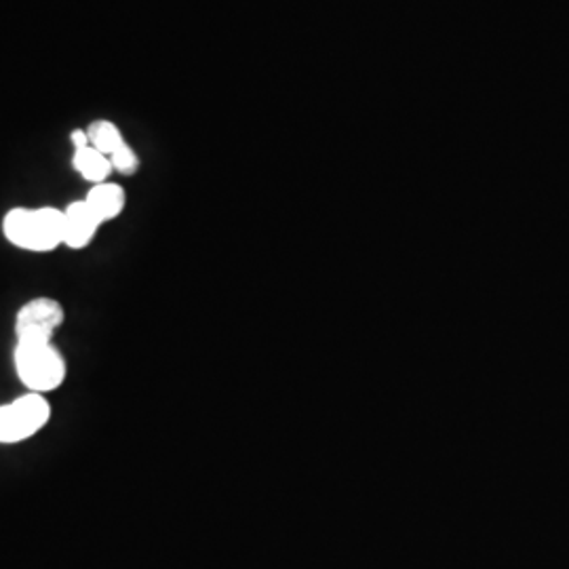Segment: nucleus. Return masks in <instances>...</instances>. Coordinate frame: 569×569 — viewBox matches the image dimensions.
<instances>
[{
	"label": "nucleus",
	"instance_id": "9",
	"mask_svg": "<svg viewBox=\"0 0 569 569\" xmlns=\"http://www.w3.org/2000/svg\"><path fill=\"white\" fill-rule=\"evenodd\" d=\"M89 142L93 148H98L106 157L114 154L124 142L121 129L110 121H96L91 122V127L87 129Z\"/></svg>",
	"mask_w": 569,
	"mask_h": 569
},
{
	"label": "nucleus",
	"instance_id": "6",
	"mask_svg": "<svg viewBox=\"0 0 569 569\" xmlns=\"http://www.w3.org/2000/svg\"><path fill=\"white\" fill-rule=\"evenodd\" d=\"M89 207L96 211V216L100 218V222H110L114 220L117 216H121L122 209H124V190H122L119 183H96L87 199H84Z\"/></svg>",
	"mask_w": 569,
	"mask_h": 569
},
{
	"label": "nucleus",
	"instance_id": "10",
	"mask_svg": "<svg viewBox=\"0 0 569 569\" xmlns=\"http://www.w3.org/2000/svg\"><path fill=\"white\" fill-rule=\"evenodd\" d=\"M110 163L112 169H117L122 176H133L140 167V159L129 143H122L114 154H110Z\"/></svg>",
	"mask_w": 569,
	"mask_h": 569
},
{
	"label": "nucleus",
	"instance_id": "3",
	"mask_svg": "<svg viewBox=\"0 0 569 569\" xmlns=\"http://www.w3.org/2000/svg\"><path fill=\"white\" fill-rule=\"evenodd\" d=\"M63 323V308L58 300L37 298L23 305L16 317L18 342L51 345L53 333Z\"/></svg>",
	"mask_w": 569,
	"mask_h": 569
},
{
	"label": "nucleus",
	"instance_id": "1",
	"mask_svg": "<svg viewBox=\"0 0 569 569\" xmlns=\"http://www.w3.org/2000/svg\"><path fill=\"white\" fill-rule=\"evenodd\" d=\"M13 359L21 385L30 392H51L66 380V361L53 345L18 342Z\"/></svg>",
	"mask_w": 569,
	"mask_h": 569
},
{
	"label": "nucleus",
	"instance_id": "8",
	"mask_svg": "<svg viewBox=\"0 0 569 569\" xmlns=\"http://www.w3.org/2000/svg\"><path fill=\"white\" fill-rule=\"evenodd\" d=\"M72 164L79 171V176L84 178L87 182L102 183L106 178L112 173V163L110 157H106L98 148L87 146L81 150H74Z\"/></svg>",
	"mask_w": 569,
	"mask_h": 569
},
{
	"label": "nucleus",
	"instance_id": "5",
	"mask_svg": "<svg viewBox=\"0 0 569 569\" xmlns=\"http://www.w3.org/2000/svg\"><path fill=\"white\" fill-rule=\"evenodd\" d=\"M32 226H34V247L32 251H53L58 244L63 243L66 230V216L56 207H41L32 209Z\"/></svg>",
	"mask_w": 569,
	"mask_h": 569
},
{
	"label": "nucleus",
	"instance_id": "7",
	"mask_svg": "<svg viewBox=\"0 0 569 569\" xmlns=\"http://www.w3.org/2000/svg\"><path fill=\"white\" fill-rule=\"evenodd\" d=\"M2 232L7 241L26 251L34 247V226H32V209L16 207L2 220Z\"/></svg>",
	"mask_w": 569,
	"mask_h": 569
},
{
	"label": "nucleus",
	"instance_id": "11",
	"mask_svg": "<svg viewBox=\"0 0 569 569\" xmlns=\"http://www.w3.org/2000/svg\"><path fill=\"white\" fill-rule=\"evenodd\" d=\"M70 140H72V143H74V150H81V148L91 146V142H89V136H87V131H82V129H74V131H72V136H70Z\"/></svg>",
	"mask_w": 569,
	"mask_h": 569
},
{
	"label": "nucleus",
	"instance_id": "4",
	"mask_svg": "<svg viewBox=\"0 0 569 569\" xmlns=\"http://www.w3.org/2000/svg\"><path fill=\"white\" fill-rule=\"evenodd\" d=\"M66 230H63V244L70 249H82L93 241L98 228L102 226L96 211L87 201H74L68 204L66 211Z\"/></svg>",
	"mask_w": 569,
	"mask_h": 569
},
{
	"label": "nucleus",
	"instance_id": "2",
	"mask_svg": "<svg viewBox=\"0 0 569 569\" xmlns=\"http://www.w3.org/2000/svg\"><path fill=\"white\" fill-rule=\"evenodd\" d=\"M51 418V406L39 392H28L0 406V443H21L37 435Z\"/></svg>",
	"mask_w": 569,
	"mask_h": 569
}]
</instances>
